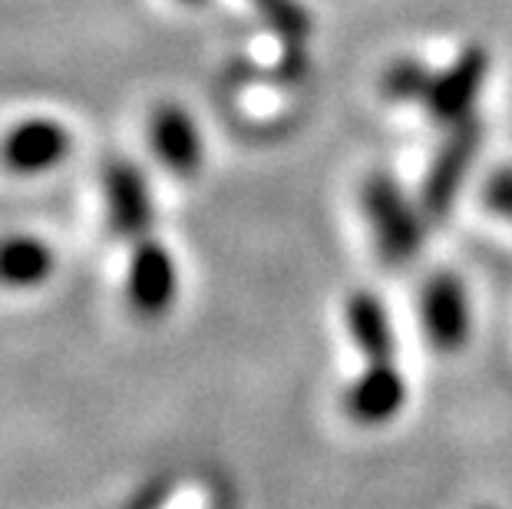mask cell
I'll return each mask as SVG.
<instances>
[{"label":"cell","instance_id":"cell-1","mask_svg":"<svg viewBox=\"0 0 512 509\" xmlns=\"http://www.w3.org/2000/svg\"><path fill=\"white\" fill-rule=\"evenodd\" d=\"M364 215L374 229L380 258L387 265H407L423 245V209H417L387 172H374L361 189Z\"/></svg>","mask_w":512,"mask_h":509},{"label":"cell","instance_id":"cell-2","mask_svg":"<svg viewBox=\"0 0 512 509\" xmlns=\"http://www.w3.org/2000/svg\"><path fill=\"white\" fill-rule=\"evenodd\" d=\"M479 143H483V129H479L476 119H466V123H456L446 129L443 143L437 149V156H433L427 179H423V189H420V209L430 222H443L446 215H450L453 202L463 189L466 172L473 169Z\"/></svg>","mask_w":512,"mask_h":509},{"label":"cell","instance_id":"cell-3","mask_svg":"<svg viewBox=\"0 0 512 509\" xmlns=\"http://www.w3.org/2000/svg\"><path fill=\"white\" fill-rule=\"evenodd\" d=\"M179 298V268L166 245L156 238H139L126 272V301L133 314L146 321L162 318Z\"/></svg>","mask_w":512,"mask_h":509},{"label":"cell","instance_id":"cell-4","mask_svg":"<svg viewBox=\"0 0 512 509\" xmlns=\"http://www.w3.org/2000/svg\"><path fill=\"white\" fill-rule=\"evenodd\" d=\"M70 156L67 126L47 116H30L10 126V133L0 139V162L14 176H40L57 169Z\"/></svg>","mask_w":512,"mask_h":509},{"label":"cell","instance_id":"cell-5","mask_svg":"<svg viewBox=\"0 0 512 509\" xmlns=\"http://www.w3.org/2000/svg\"><path fill=\"white\" fill-rule=\"evenodd\" d=\"M486 73H489L486 50L483 47H466L450 70H443L433 77L427 100H423L430 116L446 129L473 119V106L479 100V93H483Z\"/></svg>","mask_w":512,"mask_h":509},{"label":"cell","instance_id":"cell-6","mask_svg":"<svg viewBox=\"0 0 512 509\" xmlns=\"http://www.w3.org/2000/svg\"><path fill=\"white\" fill-rule=\"evenodd\" d=\"M420 314H423V331H427L430 344L443 354L460 351L473 328V314H470V298H466L463 281L440 272L423 285L420 298Z\"/></svg>","mask_w":512,"mask_h":509},{"label":"cell","instance_id":"cell-7","mask_svg":"<svg viewBox=\"0 0 512 509\" xmlns=\"http://www.w3.org/2000/svg\"><path fill=\"white\" fill-rule=\"evenodd\" d=\"M106 215L119 238H146L152 229V196L149 182L133 162H110L103 176Z\"/></svg>","mask_w":512,"mask_h":509},{"label":"cell","instance_id":"cell-8","mask_svg":"<svg viewBox=\"0 0 512 509\" xmlns=\"http://www.w3.org/2000/svg\"><path fill=\"white\" fill-rule=\"evenodd\" d=\"M403 400H407V384H403L394 361H387V364H370L367 371L357 377L351 384V391H347L344 407L357 424L380 427V424H387L390 417L400 414Z\"/></svg>","mask_w":512,"mask_h":509},{"label":"cell","instance_id":"cell-9","mask_svg":"<svg viewBox=\"0 0 512 509\" xmlns=\"http://www.w3.org/2000/svg\"><path fill=\"white\" fill-rule=\"evenodd\" d=\"M149 143L159 162L176 176H192L202 162V139L182 106H159L149 119Z\"/></svg>","mask_w":512,"mask_h":509},{"label":"cell","instance_id":"cell-10","mask_svg":"<svg viewBox=\"0 0 512 509\" xmlns=\"http://www.w3.org/2000/svg\"><path fill=\"white\" fill-rule=\"evenodd\" d=\"M57 268L53 248L37 235H7L0 238V288L4 291H34L50 281Z\"/></svg>","mask_w":512,"mask_h":509},{"label":"cell","instance_id":"cell-11","mask_svg":"<svg viewBox=\"0 0 512 509\" xmlns=\"http://www.w3.org/2000/svg\"><path fill=\"white\" fill-rule=\"evenodd\" d=\"M347 331L370 364H387L397 354V334L390 324V314L384 308V301L370 291H357L347 301Z\"/></svg>","mask_w":512,"mask_h":509},{"label":"cell","instance_id":"cell-12","mask_svg":"<svg viewBox=\"0 0 512 509\" xmlns=\"http://www.w3.org/2000/svg\"><path fill=\"white\" fill-rule=\"evenodd\" d=\"M261 20L275 30V34L291 43V47H298V43L311 34V17L304 14V7L298 4V0H248Z\"/></svg>","mask_w":512,"mask_h":509},{"label":"cell","instance_id":"cell-13","mask_svg":"<svg viewBox=\"0 0 512 509\" xmlns=\"http://www.w3.org/2000/svg\"><path fill=\"white\" fill-rule=\"evenodd\" d=\"M433 83V73L427 67H420L417 60H397L394 67L384 73V96H390L394 103H417L427 100Z\"/></svg>","mask_w":512,"mask_h":509},{"label":"cell","instance_id":"cell-14","mask_svg":"<svg viewBox=\"0 0 512 509\" xmlns=\"http://www.w3.org/2000/svg\"><path fill=\"white\" fill-rule=\"evenodd\" d=\"M483 199L489 205V212L503 215L506 222H512V169H496L486 179Z\"/></svg>","mask_w":512,"mask_h":509},{"label":"cell","instance_id":"cell-15","mask_svg":"<svg viewBox=\"0 0 512 509\" xmlns=\"http://www.w3.org/2000/svg\"><path fill=\"white\" fill-rule=\"evenodd\" d=\"M182 4H202V0H182Z\"/></svg>","mask_w":512,"mask_h":509}]
</instances>
